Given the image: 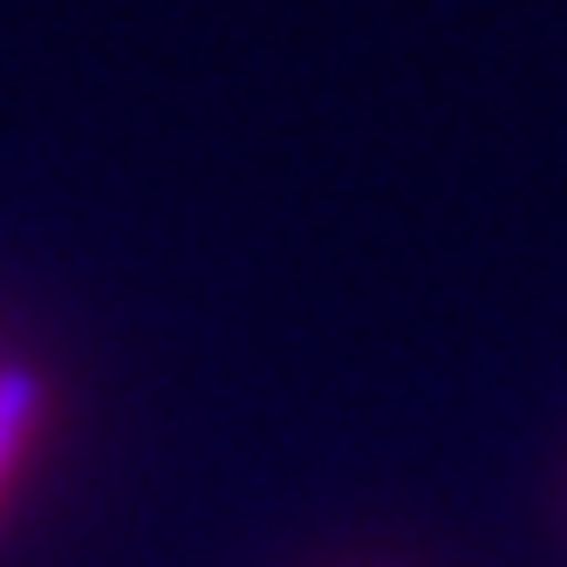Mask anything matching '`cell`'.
I'll return each instance as SVG.
<instances>
[{"label": "cell", "mask_w": 567, "mask_h": 567, "mask_svg": "<svg viewBox=\"0 0 567 567\" xmlns=\"http://www.w3.org/2000/svg\"><path fill=\"white\" fill-rule=\"evenodd\" d=\"M34 417H42V377H34L28 362H0V478H8Z\"/></svg>", "instance_id": "6da1fadb"}]
</instances>
